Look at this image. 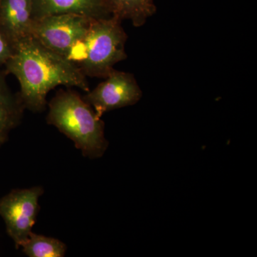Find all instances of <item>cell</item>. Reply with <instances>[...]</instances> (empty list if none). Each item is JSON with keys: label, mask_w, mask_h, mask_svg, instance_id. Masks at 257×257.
<instances>
[{"label": "cell", "mask_w": 257, "mask_h": 257, "mask_svg": "<svg viewBox=\"0 0 257 257\" xmlns=\"http://www.w3.org/2000/svg\"><path fill=\"white\" fill-rule=\"evenodd\" d=\"M92 20L76 14L47 15L34 20L32 36L44 46L65 57L71 45L85 37Z\"/></svg>", "instance_id": "5"}, {"label": "cell", "mask_w": 257, "mask_h": 257, "mask_svg": "<svg viewBox=\"0 0 257 257\" xmlns=\"http://www.w3.org/2000/svg\"><path fill=\"white\" fill-rule=\"evenodd\" d=\"M111 16L141 27L156 12L155 0H107Z\"/></svg>", "instance_id": "10"}, {"label": "cell", "mask_w": 257, "mask_h": 257, "mask_svg": "<svg viewBox=\"0 0 257 257\" xmlns=\"http://www.w3.org/2000/svg\"><path fill=\"white\" fill-rule=\"evenodd\" d=\"M142 96L143 92L133 74L114 69L83 99L101 118L108 111L134 105Z\"/></svg>", "instance_id": "6"}, {"label": "cell", "mask_w": 257, "mask_h": 257, "mask_svg": "<svg viewBox=\"0 0 257 257\" xmlns=\"http://www.w3.org/2000/svg\"><path fill=\"white\" fill-rule=\"evenodd\" d=\"M32 0H0V27L15 42L32 36Z\"/></svg>", "instance_id": "8"}, {"label": "cell", "mask_w": 257, "mask_h": 257, "mask_svg": "<svg viewBox=\"0 0 257 257\" xmlns=\"http://www.w3.org/2000/svg\"><path fill=\"white\" fill-rule=\"evenodd\" d=\"M44 192L41 186L16 189L0 199V216L16 248L21 247L32 231L40 211L39 199Z\"/></svg>", "instance_id": "4"}, {"label": "cell", "mask_w": 257, "mask_h": 257, "mask_svg": "<svg viewBox=\"0 0 257 257\" xmlns=\"http://www.w3.org/2000/svg\"><path fill=\"white\" fill-rule=\"evenodd\" d=\"M5 67L6 74H13L18 79L24 105L32 112L45 110L47 95L57 86L89 91L86 76L77 65L32 36L16 44L14 54Z\"/></svg>", "instance_id": "1"}, {"label": "cell", "mask_w": 257, "mask_h": 257, "mask_svg": "<svg viewBox=\"0 0 257 257\" xmlns=\"http://www.w3.org/2000/svg\"><path fill=\"white\" fill-rule=\"evenodd\" d=\"M21 247L29 257H64L67 250V245L60 240L33 231Z\"/></svg>", "instance_id": "11"}, {"label": "cell", "mask_w": 257, "mask_h": 257, "mask_svg": "<svg viewBox=\"0 0 257 257\" xmlns=\"http://www.w3.org/2000/svg\"><path fill=\"white\" fill-rule=\"evenodd\" d=\"M65 58L78 67L84 63L87 58V45L84 37L79 39L71 45L66 54Z\"/></svg>", "instance_id": "12"}, {"label": "cell", "mask_w": 257, "mask_h": 257, "mask_svg": "<svg viewBox=\"0 0 257 257\" xmlns=\"http://www.w3.org/2000/svg\"><path fill=\"white\" fill-rule=\"evenodd\" d=\"M16 45L0 27V67L5 66L14 54Z\"/></svg>", "instance_id": "13"}, {"label": "cell", "mask_w": 257, "mask_h": 257, "mask_svg": "<svg viewBox=\"0 0 257 257\" xmlns=\"http://www.w3.org/2000/svg\"><path fill=\"white\" fill-rule=\"evenodd\" d=\"M32 18L47 15L76 14L91 20L111 16L107 0H32Z\"/></svg>", "instance_id": "7"}, {"label": "cell", "mask_w": 257, "mask_h": 257, "mask_svg": "<svg viewBox=\"0 0 257 257\" xmlns=\"http://www.w3.org/2000/svg\"><path fill=\"white\" fill-rule=\"evenodd\" d=\"M48 105L47 124L72 140L83 156L94 160L104 155L109 146L104 121L78 93L61 89Z\"/></svg>", "instance_id": "2"}, {"label": "cell", "mask_w": 257, "mask_h": 257, "mask_svg": "<svg viewBox=\"0 0 257 257\" xmlns=\"http://www.w3.org/2000/svg\"><path fill=\"white\" fill-rule=\"evenodd\" d=\"M84 39L87 58L79 68L86 77L106 78L115 64L126 58L127 35L119 19L110 16L92 20Z\"/></svg>", "instance_id": "3"}, {"label": "cell", "mask_w": 257, "mask_h": 257, "mask_svg": "<svg viewBox=\"0 0 257 257\" xmlns=\"http://www.w3.org/2000/svg\"><path fill=\"white\" fill-rule=\"evenodd\" d=\"M6 75L5 71H0V147L9 140L10 133L20 124L26 109L20 93L10 90Z\"/></svg>", "instance_id": "9"}]
</instances>
